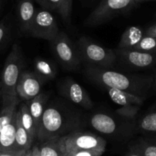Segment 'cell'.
Here are the masks:
<instances>
[{"label":"cell","mask_w":156,"mask_h":156,"mask_svg":"<svg viewBox=\"0 0 156 156\" xmlns=\"http://www.w3.org/2000/svg\"><path fill=\"white\" fill-rule=\"evenodd\" d=\"M56 19L50 11L37 10L28 34L36 38L51 41L59 33Z\"/></svg>","instance_id":"9c48e42d"},{"label":"cell","mask_w":156,"mask_h":156,"mask_svg":"<svg viewBox=\"0 0 156 156\" xmlns=\"http://www.w3.org/2000/svg\"><path fill=\"white\" fill-rule=\"evenodd\" d=\"M25 151H17V150L0 151V156H22Z\"/></svg>","instance_id":"4dcf8cb0"},{"label":"cell","mask_w":156,"mask_h":156,"mask_svg":"<svg viewBox=\"0 0 156 156\" xmlns=\"http://www.w3.org/2000/svg\"><path fill=\"white\" fill-rule=\"evenodd\" d=\"M136 5L135 0H102L87 18L84 24L88 27L103 25L117 16L127 13Z\"/></svg>","instance_id":"8992f818"},{"label":"cell","mask_w":156,"mask_h":156,"mask_svg":"<svg viewBox=\"0 0 156 156\" xmlns=\"http://www.w3.org/2000/svg\"><path fill=\"white\" fill-rule=\"evenodd\" d=\"M84 74L94 83L103 87H110L146 98L154 77L148 75L129 74L109 68L87 66Z\"/></svg>","instance_id":"6da1fadb"},{"label":"cell","mask_w":156,"mask_h":156,"mask_svg":"<svg viewBox=\"0 0 156 156\" xmlns=\"http://www.w3.org/2000/svg\"><path fill=\"white\" fill-rule=\"evenodd\" d=\"M44 9L50 12H57L61 16L62 0H34Z\"/></svg>","instance_id":"484cf974"},{"label":"cell","mask_w":156,"mask_h":156,"mask_svg":"<svg viewBox=\"0 0 156 156\" xmlns=\"http://www.w3.org/2000/svg\"><path fill=\"white\" fill-rule=\"evenodd\" d=\"M135 128L139 133L147 135L156 134V109H153L139 119Z\"/></svg>","instance_id":"ffe728a7"},{"label":"cell","mask_w":156,"mask_h":156,"mask_svg":"<svg viewBox=\"0 0 156 156\" xmlns=\"http://www.w3.org/2000/svg\"><path fill=\"white\" fill-rule=\"evenodd\" d=\"M31 156H41L37 145H33L32 147H31Z\"/></svg>","instance_id":"836d02e7"},{"label":"cell","mask_w":156,"mask_h":156,"mask_svg":"<svg viewBox=\"0 0 156 156\" xmlns=\"http://www.w3.org/2000/svg\"><path fill=\"white\" fill-rule=\"evenodd\" d=\"M43 85L42 80L34 72L23 71L16 86V94L19 98L28 101L40 94Z\"/></svg>","instance_id":"7c38bea8"},{"label":"cell","mask_w":156,"mask_h":156,"mask_svg":"<svg viewBox=\"0 0 156 156\" xmlns=\"http://www.w3.org/2000/svg\"><path fill=\"white\" fill-rule=\"evenodd\" d=\"M78 123L77 114L61 106L49 105L44 109L36 141L41 143L51 138L61 137L76 130Z\"/></svg>","instance_id":"7a4b0ae2"},{"label":"cell","mask_w":156,"mask_h":156,"mask_svg":"<svg viewBox=\"0 0 156 156\" xmlns=\"http://www.w3.org/2000/svg\"><path fill=\"white\" fill-rule=\"evenodd\" d=\"M104 151H96V150H80L73 151L66 154L67 156H102Z\"/></svg>","instance_id":"f1b7e54d"},{"label":"cell","mask_w":156,"mask_h":156,"mask_svg":"<svg viewBox=\"0 0 156 156\" xmlns=\"http://www.w3.org/2000/svg\"><path fill=\"white\" fill-rule=\"evenodd\" d=\"M153 87L156 90V74L154 76V82H153Z\"/></svg>","instance_id":"74e56055"},{"label":"cell","mask_w":156,"mask_h":156,"mask_svg":"<svg viewBox=\"0 0 156 156\" xmlns=\"http://www.w3.org/2000/svg\"><path fill=\"white\" fill-rule=\"evenodd\" d=\"M149 1H156V0H149Z\"/></svg>","instance_id":"ab89813d"},{"label":"cell","mask_w":156,"mask_h":156,"mask_svg":"<svg viewBox=\"0 0 156 156\" xmlns=\"http://www.w3.org/2000/svg\"><path fill=\"white\" fill-rule=\"evenodd\" d=\"M60 146L64 154L73 151L96 150L105 151L106 142L103 138L90 132L73 130L59 139Z\"/></svg>","instance_id":"5b68a950"},{"label":"cell","mask_w":156,"mask_h":156,"mask_svg":"<svg viewBox=\"0 0 156 156\" xmlns=\"http://www.w3.org/2000/svg\"><path fill=\"white\" fill-rule=\"evenodd\" d=\"M64 156H67V155H66V154H65V155H64Z\"/></svg>","instance_id":"60d3db41"},{"label":"cell","mask_w":156,"mask_h":156,"mask_svg":"<svg viewBox=\"0 0 156 156\" xmlns=\"http://www.w3.org/2000/svg\"><path fill=\"white\" fill-rule=\"evenodd\" d=\"M147 1H149V0H135V2H136V4L142 3V2H147Z\"/></svg>","instance_id":"8d00e7d4"},{"label":"cell","mask_w":156,"mask_h":156,"mask_svg":"<svg viewBox=\"0 0 156 156\" xmlns=\"http://www.w3.org/2000/svg\"><path fill=\"white\" fill-rule=\"evenodd\" d=\"M145 35H150V36H154L156 37V24L151 25L148 28H147L145 31Z\"/></svg>","instance_id":"d6a6232c"},{"label":"cell","mask_w":156,"mask_h":156,"mask_svg":"<svg viewBox=\"0 0 156 156\" xmlns=\"http://www.w3.org/2000/svg\"><path fill=\"white\" fill-rule=\"evenodd\" d=\"M34 141L29 136L28 132L25 129L21 123L19 119V112L17 111V122H16V142H15V150L17 151H27L31 149Z\"/></svg>","instance_id":"d6986e66"},{"label":"cell","mask_w":156,"mask_h":156,"mask_svg":"<svg viewBox=\"0 0 156 156\" xmlns=\"http://www.w3.org/2000/svg\"><path fill=\"white\" fill-rule=\"evenodd\" d=\"M89 123L98 133L115 139L128 138L136 129L133 124L121 122L112 115L103 112L94 113L90 118Z\"/></svg>","instance_id":"52a82bcc"},{"label":"cell","mask_w":156,"mask_h":156,"mask_svg":"<svg viewBox=\"0 0 156 156\" xmlns=\"http://www.w3.org/2000/svg\"><path fill=\"white\" fill-rule=\"evenodd\" d=\"M116 61L126 67L134 69H145L156 64V53L141 51L136 49L115 50Z\"/></svg>","instance_id":"30bf717a"},{"label":"cell","mask_w":156,"mask_h":156,"mask_svg":"<svg viewBox=\"0 0 156 156\" xmlns=\"http://www.w3.org/2000/svg\"><path fill=\"white\" fill-rule=\"evenodd\" d=\"M73 9V0H62V13L61 17L65 22H69Z\"/></svg>","instance_id":"83f0119b"},{"label":"cell","mask_w":156,"mask_h":156,"mask_svg":"<svg viewBox=\"0 0 156 156\" xmlns=\"http://www.w3.org/2000/svg\"><path fill=\"white\" fill-rule=\"evenodd\" d=\"M140 107L141 106H124V107H121L119 109H116L115 112L119 116L122 117L123 119H126V120L132 121L136 116L138 112L140 109Z\"/></svg>","instance_id":"4316f807"},{"label":"cell","mask_w":156,"mask_h":156,"mask_svg":"<svg viewBox=\"0 0 156 156\" xmlns=\"http://www.w3.org/2000/svg\"><path fill=\"white\" fill-rule=\"evenodd\" d=\"M34 73L43 81L46 83L48 81L54 80L56 76V67L48 60L41 58H36L33 63Z\"/></svg>","instance_id":"e0dca14e"},{"label":"cell","mask_w":156,"mask_h":156,"mask_svg":"<svg viewBox=\"0 0 156 156\" xmlns=\"http://www.w3.org/2000/svg\"><path fill=\"white\" fill-rule=\"evenodd\" d=\"M31 149H29V150H28V151H25L22 156H31Z\"/></svg>","instance_id":"d590c367"},{"label":"cell","mask_w":156,"mask_h":156,"mask_svg":"<svg viewBox=\"0 0 156 156\" xmlns=\"http://www.w3.org/2000/svg\"><path fill=\"white\" fill-rule=\"evenodd\" d=\"M80 61L90 67L110 68L116 61L115 51L96 43L88 37L82 36L76 42Z\"/></svg>","instance_id":"277c9868"},{"label":"cell","mask_w":156,"mask_h":156,"mask_svg":"<svg viewBox=\"0 0 156 156\" xmlns=\"http://www.w3.org/2000/svg\"><path fill=\"white\" fill-rule=\"evenodd\" d=\"M25 59L20 47L17 44H13L8 57L5 60L1 74V98L2 104L18 98L16 86L23 72Z\"/></svg>","instance_id":"3957f363"},{"label":"cell","mask_w":156,"mask_h":156,"mask_svg":"<svg viewBox=\"0 0 156 156\" xmlns=\"http://www.w3.org/2000/svg\"><path fill=\"white\" fill-rule=\"evenodd\" d=\"M134 49L141 51L156 53V37L145 34Z\"/></svg>","instance_id":"d4e9b609"},{"label":"cell","mask_w":156,"mask_h":156,"mask_svg":"<svg viewBox=\"0 0 156 156\" xmlns=\"http://www.w3.org/2000/svg\"><path fill=\"white\" fill-rule=\"evenodd\" d=\"M19 103V97L6 103H2V109L0 110V132L8 125L17 111V105Z\"/></svg>","instance_id":"603a6c76"},{"label":"cell","mask_w":156,"mask_h":156,"mask_svg":"<svg viewBox=\"0 0 156 156\" xmlns=\"http://www.w3.org/2000/svg\"><path fill=\"white\" fill-rule=\"evenodd\" d=\"M48 100V96L44 94H39L34 98L26 101L28 109L34 119L37 131L38 132L39 126L41 123V118L45 109V104Z\"/></svg>","instance_id":"ac0fdd59"},{"label":"cell","mask_w":156,"mask_h":156,"mask_svg":"<svg viewBox=\"0 0 156 156\" xmlns=\"http://www.w3.org/2000/svg\"><path fill=\"white\" fill-rule=\"evenodd\" d=\"M145 35V31L139 26L128 27L121 35L118 49H134Z\"/></svg>","instance_id":"9a60e30c"},{"label":"cell","mask_w":156,"mask_h":156,"mask_svg":"<svg viewBox=\"0 0 156 156\" xmlns=\"http://www.w3.org/2000/svg\"><path fill=\"white\" fill-rule=\"evenodd\" d=\"M148 141L151 142V143L156 145V134L155 135H148V136L145 137Z\"/></svg>","instance_id":"e575fe53"},{"label":"cell","mask_w":156,"mask_h":156,"mask_svg":"<svg viewBox=\"0 0 156 156\" xmlns=\"http://www.w3.org/2000/svg\"><path fill=\"white\" fill-rule=\"evenodd\" d=\"M108 95L109 96L111 100L116 104L119 105L122 107L124 106H141L143 104V102L145 98L130 93L125 91L119 90L114 89L110 87H104Z\"/></svg>","instance_id":"5bb4252c"},{"label":"cell","mask_w":156,"mask_h":156,"mask_svg":"<svg viewBox=\"0 0 156 156\" xmlns=\"http://www.w3.org/2000/svg\"><path fill=\"white\" fill-rule=\"evenodd\" d=\"M17 12L21 31L28 34L37 12L33 0H20Z\"/></svg>","instance_id":"4fadbf2b"},{"label":"cell","mask_w":156,"mask_h":156,"mask_svg":"<svg viewBox=\"0 0 156 156\" xmlns=\"http://www.w3.org/2000/svg\"><path fill=\"white\" fill-rule=\"evenodd\" d=\"M17 111L11 122L0 132V151L15 150Z\"/></svg>","instance_id":"2e32d148"},{"label":"cell","mask_w":156,"mask_h":156,"mask_svg":"<svg viewBox=\"0 0 156 156\" xmlns=\"http://www.w3.org/2000/svg\"><path fill=\"white\" fill-rule=\"evenodd\" d=\"M9 34V28L6 24L4 22H0V49L2 48L5 44Z\"/></svg>","instance_id":"f546056e"},{"label":"cell","mask_w":156,"mask_h":156,"mask_svg":"<svg viewBox=\"0 0 156 156\" xmlns=\"http://www.w3.org/2000/svg\"><path fill=\"white\" fill-rule=\"evenodd\" d=\"M124 156H142V155L136 148H134L133 145H130L129 148V150L126 151V153Z\"/></svg>","instance_id":"1f68e13d"},{"label":"cell","mask_w":156,"mask_h":156,"mask_svg":"<svg viewBox=\"0 0 156 156\" xmlns=\"http://www.w3.org/2000/svg\"><path fill=\"white\" fill-rule=\"evenodd\" d=\"M19 119H20L21 123L22 126L25 128V129L28 132L29 136L32 139V140H37V131L36 129L35 124H34V119L31 116L30 111L28 109V106L25 103H22L19 108Z\"/></svg>","instance_id":"44dd1931"},{"label":"cell","mask_w":156,"mask_h":156,"mask_svg":"<svg viewBox=\"0 0 156 156\" xmlns=\"http://www.w3.org/2000/svg\"><path fill=\"white\" fill-rule=\"evenodd\" d=\"M60 137L51 138L44 142L39 143L38 148L41 156H64L61 149L59 142Z\"/></svg>","instance_id":"7402d4cb"},{"label":"cell","mask_w":156,"mask_h":156,"mask_svg":"<svg viewBox=\"0 0 156 156\" xmlns=\"http://www.w3.org/2000/svg\"><path fill=\"white\" fill-rule=\"evenodd\" d=\"M0 97H1V80H0Z\"/></svg>","instance_id":"f35d334b"},{"label":"cell","mask_w":156,"mask_h":156,"mask_svg":"<svg viewBox=\"0 0 156 156\" xmlns=\"http://www.w3.org/2000/svg\"><path fill=\"white\" fill-rule=\"evenodd\" d=\"M51 43L55 56L67 70H74L80 67L81 61L76 46L66 33L60 31Z\"/></svg>","instance_id":"ba28073f"},{"label":"cell","mask_w":156,"mask_h":156,"mask_svg":"<svg viewBox=\"0 0 156 156\" xmlns=\"http://www.w3.org/2000/svg\"><path fill=\"white\" fill-rule=\"evenodd\" d=\"M59 92L72 103L86 109H92L94 106L92 100L85 89L70 77L65 78L60 85Z\"/></svg>","instance_id":"8fae6325"},{"label":"cell","mask_w":156,"mask_h":156,"mask_svg":"<svg viewBox=\"0 0 156 156\" xmlns=\"http://www.w3.org/2000/svg\"><path fill=\"white\" fill-rule=\"evenodd\" d=\"M131 145L136 148L142 156H156V145L145 138H140Z\"/></svg>","instance_id":"cb8c5ba5"}]
</instances>
